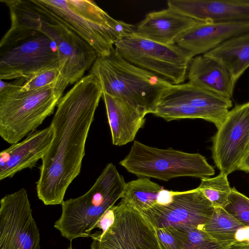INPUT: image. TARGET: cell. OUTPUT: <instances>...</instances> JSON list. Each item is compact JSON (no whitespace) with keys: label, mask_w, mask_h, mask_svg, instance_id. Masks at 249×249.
<instances>
[{"label":"cell","mask_w":249,"mask_h":249,"mask_svg":"<svg viewBox=\"0 0 249 249\" xmlns=\"http://www.w3.org/2000/svg\"><path fill=\"white\" fill-rule=\"evenodd\" d=\"M103 91L88 74L60 99L51 125L53 138L42 159L36 182L38 198L46 205L61 204L80 173L85 144Z\"/></svg>","instance_id":"cell-1"},{"label":"cell","mask_w":249,"mask_h":249,"mask_svg":"<svg viewBox=\"0 0 249 249\" xmlns=\"http://www.w3.org/2000/svg\"><path fill=\"white\" fill-rule=\"evenodd\" d=\"M89 74L98 81L103 93L121 99L144 115L154 113L161 96L173 85L129 62L115 48L109 55L97 57Z\"/></svg>","instance_id":"cell-2"},{"label":"cell","mask_w":249,"mask_h":249,"mask_svg":"<svg viewBox=\"0 0 249 249\" xmlns=\"http://www.w3.org/2000/svg\"><path fill=\"white\" fill-rule=\"evenodd\" d=\"M68 85L61 77L54 85L22 91L12 83L0 80V137L12 144L36 130L53 112Z\"/></svg>","instance_id":"cell-3"},{"label":"cell","mask_w":249,"mask_h":249,"mask_svg":"<svg viewBox=\"0 0 249 249\" xmlns=\"http://www.w3.org/2000/svg\"><path fill=\"white\" fill-rule=\"evenodd\" d=\"M17 19L40 29L55 43L61 77L73 84L84 76L98 56L94 49L76 33L51 16L36 0H15L9 7Z\"/></svg>","instance_id":"cell-4"},{"label":"cell","mask_w":249,"mask_h":249,"mask_svg":"<svg viewBox=\"0 0 249 249\" xmlns=\"http://www.w3.org/2000/svg\"><path fill=\"white\" fill-rule=\"evenodd\" d=\"M0 42V79H17L59 69L55 43L39 28L11 19Z\"/></svg>","instance_id":"cell-5"},{"label":"cell","mask_w":249,"mask_h":249,"mask_svg":"<svg viewBox=\"0 0 249 249\" xmlns=\"http://www.w3.org/2000/svg\"><path fill=\"white\" fill-rule=\"evenodd\" d=\"M125 185L116 166L108 163L88 192L63 201L61 214L54 227L70 241L89 237L106 212L122 198Z\"/></svg>","instance_id":"cell-6"},{"label":"cell","mask_w":249,"mask_h":249,"mask_svg":"<svg viewBox=\"0 0 249 249\" xmlns=\"http://www.w3.org/2000/svg\"><path fill=\"white\" fill-rule=\"evenodd\" d=\"M95 51L98 57L110 54L116 40L135 31V26L116 20L89 0H36Z\"/></svg>","instance_id":"cell-7"},{"label":"cell","mask_w":249,"mask_h":249,"mask_svg":"<svg viewBox=\"0 0 249 249\" xmlns=\"http://www.w3.org/2000/svg\"><path fill=\"white\" fill-rule=\"evenodd\" d=\"M119 163L139 177L165 181L182 177L206 178L215 174L205 157L199 153H186L171 147L157 148L137 141Z\"/></svg>","instance_id":"cell-8"},{"label":"cell","mask_w":249,"mask_h":249,"mask_svg":"<svg viewBox=\"0 0 249 249\" xmlns=\"http://www.w3.org/2000/svg\"><path fill=\"white\" fill-rule=\"evenodd\" d=\"M117 53L129 62L150 71L173 85L183 83L192 58L176 44L165 45L142 38L135 33L115 42Z\"/></svg>","instance_id":"cell-9"},{"label":"cell","mask_w":249,"mask_h":249,"mask_svg":"<svg viewBox=\"0 0 249 249\" xmlns=\"http://www.w3.org/2000/svg\"><path fill=\"white\" fill-rule=\"evenodd\" d=\"M112 209V223L89 235L90 249H160L156 229L141 212L122 199Z\"/></svg>","instance_id":"cell-10"},{"label":"cell","mask_w":249,"mask_h":249,"mask_svg":"<svg viewBox=\"0 0 249 249\" xmlns=\"http://www.w3.org/2000/svg\"><path fill=\"white\" fill-rule=\"evenodd\" d=\"M39 229L25 188L0 201V249H40Z\"/></svg>","instance_id":"cell-11"},{"label":"cell","mask_w":249,"mask_h":249,"mask_svg":"<svg viewBox=\"0 0 249 249\" xmlns=\"http://www.w3.org/2000/svg\"><path fill=\"white\" fill-rule=\"evenodd\" d=\"M212 141V158L220 172L238 170L249 143V102L229 110Z\"/></svg>","instance_id":"cell-12"},{"label":"cell","mask_w":249,"mask_h":249,"mask_svg":"<svg viewBox=\"0 0 249 249\" xmlns=\"http://www.w3.org/2000/svg\"><path fill=\"white\" fill-rule=\"evenodd\" d=\"M214 210L212 203L197 188L185 192H175L169 203H157L141 213L155 229L177 225L202 228Z\"/></svg>","instance_id":"cell-13"},{"label":"cell","mask_w":249,"mask_h":249,"mask_svg":"<svg viewBox=\"0 0 249 249\" xmlns=\"http://www.w3.org/2000/svg\"><path fill=\"white\" fill-rule=\"evenodd\" d=\"M249 32V21H199L176 40L193 58L204 54L233 37Z\"/></svg>","instance_id":"cell-14"},{"label":"cell","mask_w":249,"mask_h":249,"mask_svg":"<svg viewBox=\"0 0 249 249\" xmlns=\"http://www.w3.org/2000/svg\"><path fill=\"white\" fill-rule=\"evenodd\" d=\"M50 125L28 134L23 141L12 144L0 153V180L12 178L18 172L32 168L42 160L53 138Z\"/></svg>","instance_id":"cell-15"},{"label":"cell","mask_w":249,"mask_h":249,"mask_svg":"<svg viewBox=\"0 0 249 249\" xmlns=\"http://www.w3.org/2000/svg\"><path fill=\"white\" fill-rule=\"evenodd\" d=\"M167 4L200 21H249V0H168Z\"/></svg>","instance_id":"cell-16"},{"label":"cell","mask_w":249,"mask_h":249,"mask_svg":"<svg viewBox=\"0 0 249 249\" xmlns=\"http://www.w3.org/2000/svg\"><path fill=\"white\" fill-rule=\"evenodd\" d=\"M199 21L168 7L148 13L135 26V33L160 44H173L180 35Z\"/></svg>","instance_id":"cell-17"},{"label":"cell","mask_w":249,"mask_h":249,"mask_svg":"<svg viewBox=\"0 0 249 249\" xmlns=\"http://www.w3.org/2000/svg\"><path fill=\"white\" fill-rule=\"evenodd\" d=\"M160 98L181 102L209 113L216 120L217 129L232 106L231 99L188 82L172 85Z\"/></svg>","instance_id":"cell-18"},{"label":"cell","mask_w":249,"mask_h":249,"mask_svg":"<svg viewBox=\"0 0 249 249\" xmlns=\"http://www.w3.org/2000/svg\"><path fill=\"white\" fill-rule=\"evenodd\" d=\"M112 143L124 145L134 141L145 122L144 115L121 99L103 93Z\"/></svg>","instance_id":"cell-19"},{"label":"cell","mask_w":249,"mask_h":249,"mask_svg":"<svg viewBox=\"0 0 249 249\" xmlns=\"http://www.w3.org/2000/svg\"><path fill=\"white\" fill-rule=\"evenodd\" d=\"M187 78L188 82L228 98H232L235 84L224 67L205 54L193 57Z\"/></svg>","instance_id":"cell-20"},{"label":"cell","mask_w":249,"mask_h":249,"mask_svg":"<svg viewBox=\"0 0 249 249\" xmlns=\"http://www.w3.org/2000/svg\"><path fill=\"white\" fill-rule=\"evenodd\" d=\"M204 54L221 64L235 84L249 67V32L231 38Z\"/></svg>","instance_id":"cell-21"},{"label":"cell","mask_w":249,"mask_h":249,"mask_svg":"<svg viewBox=\"0 0 249 249\" xmlns=\"http://www.w3.org/2000/svg\"><path fill=\"white\" fill-rule=\"evenodd\" d=\"M202 229L218 242L227 245L249 243V228L236 220L222 208L214 212Z\"/></svg>","instance_id":"cell-22"},{"label":"cell","mask_w":249,"mask_h":249,"mask_svg":"<svg viewBox=\"0 0 249 249\" xmlns=\"http://www.w3.org/2000/svg\"><path fill=\"white\" fill-rule=\"evenodd\" d=\"M163 187L149 178L140 177L126 183L122 199L141 212L157 203Z\"/></svg>","instance_id":"cell-23"},{"label":"cell","mask_w":249,"mask_h":249,"mask_svg":"<svg viewBox=\"0 0 249 249\" xmlns=\"http://www.w3.org/2000/svg\"><path fill=\"white\" fill-rule=\"evenodd\" d=\"M165 228L177 238L181 249H226L229 246L212 238L202 228L185 225Z\"/></svg>","instance_id":"cell-24"},{"label":"cell","mask_w":249,"mask_h":249,"mask_svg":"<svg viewBox=\"0 0 249 249\" xmlns=\"http://www.w3.org/2000/svg\"><path fill=\"white\" fill-rule=\"evenodd\" d=\"M227 176L220 172L215 177L201 179L197 187L214 208H224L228 203L231 188Z\"/></svg>","instance_id":"cell-25"},{"label":"cell","mask_w":249,"mask_h":249,"mask_svg":"<svg viewBox=\"0 0 249 249\" xmlns=\"http://www.w3.org/2000/svg\"><path fill=\"white\" fill-rule=\"evenodd\" d=\"M61 77L59 69H52L16 79L12 83L22 91H29L54 85Z\"/></svg>","instance_id":"cell-26"},{"label":"cell","mask_w":249,"mask_h":249,"mask_svg":"<svg viewBox=\"0 0 249 249\" xmlns=\"http://www.w3.org/2000/svg\"><path fill=\"white\" fill-rule=\"evenodd\" d=\"M230 214L249 228V198L231 188L227 205L224 208Z\"/></svg>","instance_id":"cell-27"},{"label":"cell","mask_w":249,"mask_h":249,"mask_svg":"<svg viewBox=\"0 0 249 249\" xmlns=\"http://www.w3.org/2000/svg\"><path fill=\"white\" fill-rule=\"evenodd\" d=\"M156 230L160 249H181L177 238L166 228Z\"/></svg>","instance_id":"cell-28"},{"label":"cell","mask_w":249,"mask_h":249,"mask_svg":"<svg viewBox=\"0 0 249 249\" xmlns=\"http://www.w3.org/2000/svg\"><path fill=\"white\" fill-rule=\"evenodd\" d=\"M112 207L108 209L100 219L96 225V228H98L101 229L102 231H104L112 223L114 220Z\"/></svg>","instance_id":"cell-29"},{"label":"cell","mask_w":249,"mask_h":249,"mask_svg":"<svg viewBox=\"0 0 249 249\" xmlns=\"http://www.w3.org/2000/svg\"><path fill=\"white\" fill-rule=\"evenodd\" d=\"M238 170L249 173V143L239 165Z\"/></svg>","instance_id":"cell-30"},{"label":"cell","mask_w":249,"mask_h":249,"mask_svg":"<svg viewBox=\"0 0 249 249\" xmlns=\"http://www.w3.org/2000/svg\"><path fill=\"white\" fill-rule=\"evenodd\" d=\"M226 249H249V243H236L229 246Z\"/></svg>","instance_id":"cell-31"},{"label":"cell","mask_w":249,"mask_h":249,"mask_svg":"<svg viewBox=\"0 0 249 249\" xmlns=\"http://www.w3.org/2000/svg\"><path fill=\"white\" fill-rule=\"evenodd\" d=\"M67 249H73L71 246H70L69 248H68Z\"/></svg>","instance_id":"cell-32"}]
</instances>
